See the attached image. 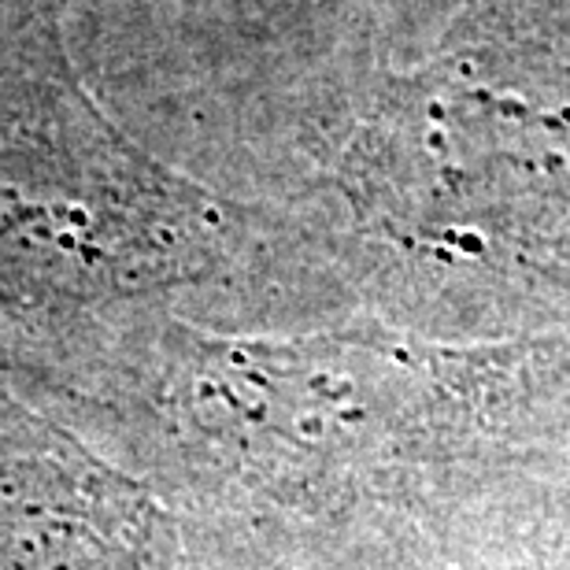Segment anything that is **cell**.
I'll list each match as a JSON object with an SVG mask.
<instances>
[{
  "instance_id": "cell-2",
  "label": "cell",
  "mask_w": 570,
  "mask_h": 570,
  "mask_svg": "<svg viewBox=\"0 0 570 570\" xmlns=\"http://www.w3.org/2000/svg\"><path fill=\"white\" fill-rule=\"evenodd\" d=\"M33 430H0V570H122V489Z\"/></svg>"
},
{
  "instance_id": "cell-1",
  "label": "cell",
  "mask_w": 570,
  "mask_h": 570,
  "mask_svg": "<svg viewBox=\"0 0 570 570\" xmlns=\"http://www.w3.org/2000/svg\"><path fill=\"white\" fill-rule=\"evenodd\" d=\"M178 189L82 94L49 16L0 41V304L97 301L175 264Z\"/></svg>"
}]
</instances>
